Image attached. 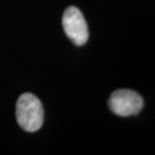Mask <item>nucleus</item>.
<instances>
[{"label":"nucleus","mask_w":155,"mask_h":155,"mask_svg":"<svg viewBox=\"0 0 155 155\" xmlns=\"http://www.w3.org/2000/svg\"><path fill=\"white\" fill-rule=\"evenodd\" d=\"M108 104L114 114L125 117L137 115L142 110L144 103L136 91L129 89H120L110 95Z\"/></svg>","instance_id":"2"},{"label":"nucleus","mask_w":155,"mask_h":155,"mask_svg":"<svg viewBox=\"0 0 155 155\" xmlns=\"http://www.w3.org/2000/svg\"><path fill=\"white\" fill-rule=\"evenodd\" d=\"M62 26L67 37L75 45L82 46L88 41V26L83 14L77 7L70 6L65 11Z\"/></svg>","instance_id":"3"},{"label":"nucleus","mask_w":155,"mask_h":155,"mask_svg":"<svg viewBox=\"0 0 155 155\" xmlns=\"http://www.w3.org/2000/svg\"><path fill=\"white\" fill-rule=\"evenodd\" d=\"M16 116L22 129L28 132L37 131L43 123V108L41 101L31 93L21 95L17 102Z\"/></svg>","instance_id":"1"}]
</instances>
